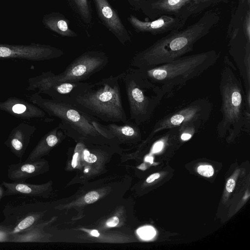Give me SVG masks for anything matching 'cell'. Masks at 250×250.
<instances>
[{
    "label": "cell",
    "mask_w": 250,
    "mask_h": 250,
    "mask_svg": "<svg viewBox=\"0 0 250 250\" xmlns=\"http://www.w3.org/2000/svg\"><path fill=\"white\" fill-rule=\"evenodd\" d=\"M215 11L206 12L195 22L185 28L173 30L136 54L131 64L141 69L152 68L170 62L192 51L194 44L208 34L219 22Z\"/></svg>",
    "instance_id": "obj_1"
},
{
    "label": "cell",
    "mask_w": 250,
    "mask_h": 250,
    "mask_svg": "<svg viewBox=\"0 0 250 250\" xmlns=\"http://www.w3.org/2000/svg\"><path fill=\"white\" fill-rule=\"evenodd\" d=\"M122 76L111 75L92 83L80 82L66 102L99 122L125 123L128 119L121 98Z\"/></svg>",
    "instance_id": "obj_2"
},
{
    "label": "cell",
    "mask_w": 250,
    "mask_h": 250,
    "mask_svg": "<svg viewBox=\"0 0 250 250\" xmlns=\"http://www.w3.org/2000/svg\"><path fill=\"white\" fill-rule=\"evenodd\" d=\"M219 57L218 53L211 50L184 56L152 68L139 69L149 81L166 95L200 76L214 65Z\"/></svg>",
    "instance_id": "obj_3"
},
{
    "label": "cell",
    "mask_w": 250,
    "mask_h": 250,
    "mask_svg": "<svg viewBox=\"0 0 250 250\" xmlns=\"http://www.w3.org/2000/svg\"><path fill=\"white\" fill-rule=\"evenodd\" d=\"M222 118L218 130L230 133L249 129L250 100L244 92L242 83L230 64L222 68L219 85Z\"/></svg>",
    "instance_id": "obj_4"
},
{
    "label": "cell",
    "mask_w": 250,
    "mask_h": 250,
    "mask_svg": "<svg viewBox=\"0 0 250 250\" xmlns=\"http://www.w3.org/2000/svg\"><path fill=\"white\" fill-rule=\"evenodd\" d=\"M121 80L128 102L130 119L139 125L146 123L165 94L137 68H129L122 72Z\"/></svg>",
    "instance_id": "obj_5"
},
{
    "label": "cell",
    "mask_w": 250,
    "mask_h": 250,
    "mask_svg": "<svg viewBox=\"0 0 250 250\" xmlns=\"http://www.w3.org/2000/svg\"><path fill=\"white\" fill-rule=\"evenodd\" d=\"M30 101L49 116L58 118L60 127L66 134L80 139H102L101 135L93 125L95 119L71 104L54 99H44L37 93L28 96Z\"/></svg>",
    "instance_id": "obj_6"
},
{
    "label": "cell",
    "mask_w": 250,
    "mask_h": 250,
    "mask_svg": "<svg viewBox=\"0 0 250 250\" xmlns=\"http://www.w3.org/2000/svg\"><path fill=\"white\" fill-rule=\"evenodd\" d=\"M108 61V57L104 52L88 51L75 58L62 72L56 75L49 71L39 76L52 82H81L104 69Z\"/></svg>",
    "instance_id": "obj_7"
},
{
    "label": "cell",
    "mask_w": 250,
    "mask_h": 250,
    "mask_svg": "<svg viewBox=\"0 0 250 250\" xmlns=\"http://www.w3.org/2000/svg\"><path fill=\"white\" fill-rule=\"evenodd\" d=\"M212 110V104L208 101L196 100L160 120L154 125L152 133L181 125H195L199 128L208 120Z\"/></svg>",
    "instance_id": "obj_8"
},
{
    "label": "cell",
    "mask_w": 250,
    "mask_h": 250,
    "mask_svg": "<svg viewBox=\"0 0 250 250\" xmlns=\"http://www.w3.org/2000/svg\"><path fill=\"white\" fill-rule=\"evenodd\" d=\"M64 54L62 50L49 45L39 43L29 45L0 43V60L42 61L60 58Z\"/></svg>",
    "instance_id": "obj_9"
},
{
    "label": "cell",
    "mask_w": 250,
    "mask_h": 250,
    "mask_svg": "<svg viewBox=\"0 0 250 250\" xmlns=\"http://www.w3.org/2000/svg\"><path fill=\"white\" fill-rule=\"evenodd\" d=\"M192 4L193 0H145L141 10L151 20L166 15L187 21Z\"/></svg>",
    "instance_id": "obj_10"
},
{
    "label": "cell",
    "mask_w": 250,
    "mask_h": 250,
    "mask_svg": "<svg viewBox=\"0 0 250 250\" xmlns=\"http://www.w3.org/2000/svg\"><path fill=\"white\" fill-rule=\"evenodd\" d=\"M100 22L123 45L131 40L130 35L118 12L108 0H93Z\"/></svg>",
    "instance_id": "obj_11"
},
{
    "label": "cell",
    "mask_w": 250,
    "mask_h": 250,
    "mask_svg": "<svg viewBox=\"0 0 250 250\" xmlns=\"http://www.w3.org/2000/svg\"><path fill=\"white\" fill-rule=\"evenodd\" d=\"M127 21L137 33H148L157 35L182 28L186 21L170 15H161L150 21H143L135 16L130 14Z\"/></svg>",
    "instance_id": "obj_12"
},
{
    "label": "cell",
    "mask_w": 250,
    "mask_h": 250,
    "mask_svg": "<svg viewBox=\"0 0 250 250\" xmlns=\"http://www.w3.org/2000/svg\"><path fill=\"white\" fill-rule=\"evenodd\" d=\"M0 110L17 118L26 120L42 118L46 115L45 112L39 106L15 97H11L0 102Z\"/></svg>",
    "instance_id": "obj_13"
},
{
    "label": "cell",
    "mask_w": 250,
    "mask_h": 250,
    "mask_svg": "<svg viewBox=\"0 0 250 250\" xmlns=\"http://www.w3.org/2000/svg\"><path fill=\"white\" fill-rule=\"evenodd\" d=\"M93 124L97 131L105 138L127 140L138 138L140 135L139 125L129 120L122 125L117 123L104 125L96 120L94 121Z\"/></svg>",
    "instance_id": "obj_14"
},
{
    "label": "cell",
    "mask_w": 250,
    "mask_h": 250,
    "mask_svg": "<svg viewBox=\"0 0 250 250\" xmlns=\"http://www.w3.org/2000/svg\"><path fill=\"white\" fill-rule=\"evenodd\" d=\"M42 22L46 28L62 37L74 38L78 36L70 28L69 20L61 13L53 12L45 15Z\"/></svg>",
    "instance_id": "obj_15"
},
{
    "label": "cell",
    "mask_w": 250,
    "mask_h": 250,
    "mask_svg": "<svg viewBox=\"0 0 250 250\" xmlns=\"http://www.w3.org/2000/svg\"><path fill=\"white\" fill-rule=\"evenodd\" d=\"M78 21L86 29L92 27L93 15L89 0H66Z\"/></svg>",
    "instance_id": "obj_16"
},
{
    "label": "cell",
    "mask_w": 250,
    "mask_h": 250,
    "mask_svg": "<svg viewBox=\"0 0 250 250\" xmlns=\"http://www.w3.org/2000/svg\"><path fill=\"white\" fill-rule=\"evenodd\" d=\"M9 194L21 193L29 195H36L42 190V188L38 185L21 183H3Z\"/></svg>",
    "instance_id": "obj_17"
},
{
    "label": "cell",
    "mask_w": 250,
    "mask_h": 250,
    "mask_svg": "<svg viewBox=\"0 0 250 250\" xmlns=\"http://www.w3.org/2000/svg\"><path fill=\"white\" fill-rule=\"evenodd\" d=\"M38 163L33 162L20 165L11 170V178L18 180L33 176L38 170Z\"/></svg>",
    "instance_id": "obj_18"
},
{
    "label": "cell",
    "mask_w": 250,
    "mask_h": 250,
    "mask_svg": "<svg viewBox=\"0 0 250 250\" xmlns=\"http://www.w3.org/2000/svg\"><path fill=\"white\" fill-rule=\"evenodd\" d=\"M223 0H193L191 14L200 13L207 8L217 4Z\"/></svg>",
    "instance_id": "obj_19"
},
{
    "label": "cell",
    "mask_w": 250,
    "mask_h": 250,
    "mask_svg": "<svg viewBox=\"0 0 250 250\" xmlns=\"http://www.w3.org/2000/svg\"><path fill=\"white\" fill-rule=\"evenodd\" d=\"M242 27L246 38L250 41V8L248 9L244 16Z\"/></svg>",
    "instance_id": "obj_20"
},
{
    "label": "cell",
    "mask_w": 250,
    "mask_h": 250,
    "mask_svg": "<svg viewBox=\"0 0 250 250\" xmlns=\"http://www.w3.org/2000/svg\"><path fill=\"white\" fill-rule=\"evenodd\" d=\"M139 235L144 239H150L153 238L155 234L154 229L150 226L144 227L138 230Z\"/></svg>",
    "instance_id": "obj_21"
},
{
    "label": "cell",
    "mask_w": 250,
    "mask_h": 250,
    "mask_svg": "<svg viewBox=\"0 0 250 250\" xmlns=\"http://www.w3.org/2000/svg\"><path fill=\"white\" fill-rule=\"evenodd\" d=\"M35 221V218L33 216H28L19 223L16 229V231L23 230L30 227L34 223Z\"/></svg>",
    "instance_id": "obj_22"
},
{
    "label": "cell",
    "mask_w": 250,
    "mask_h": 250,
    "mask_svg": "<svg viewBox=\"0 0 250 250\" xmlns=\"http://www.w3.org/2000/svg\"><path fill=\"white\" fill-rule=\"evenodd\" d=\"M197 172L204 177H209L213 175L214 169L210 165H201L198 167Z\"/></svg>",
    "instance_id": "obj_23"
},
{
    "label": "cell",
    "mask_w": 250,
    "mask_h": 250,
    "mask_svg": "<svg viewBox=\"0 0 250 250\" xmlns=\"http://www.w3.org/2000/svg\"><path fill=\"white\" fill-rule=\"evenodd\" d=\"M84 160L89 163H93L97 161V156L94 154L91 153L89 150L85 148V144L82 149Z\"/></svg>",
    "instance_id": "obj_24"
},
{
    "label": "cell",
    "mask_w": 250,
    "mask_h": 250,
    "mask_svg": "<svg viewBox=\"0 0 250 250\" xmlns=\"http://www.w3.org/2000/svg\"><path fill=\"white\" fill-rule=\"evenodd\" d=\"M99 193L95 191H92L88 192L84 196L85 202L87 204H92L96 202L99 198Z\"/></svg>",
    "instance_id": "obj_25"
},
{
    "label": "cell",
    "mask_w": 250,
    "mask_h": 250,
    "mask_svg": "<svg viewBox=\"0 0 250 250\" xmlns=\"http://www.w3.org/2000/svg\"><path fill=\"white\" fill-rule=\"evenodd\" d=\"M130 6L135 10H141L145 0H126Z\"/></svg>",
    "instance_id": "obj_26"
},
{
    "label": "cell",
    "mask_w": 250,
    "mask_h": 250,
    "mask_svg": "<svg viewBox=\"0 0 250 250\" xmlns=\"http://www.w3.org/2000/svg\"><path fill=\"white\" fill-rule=\"evenodd\" d=\"M119 223V219L117 216H113L110 218L106 222V225L109 227L116 226Z\"/></svg>",
    "instance_id": "obj_27"
},
{
    "label": "cell",
    "mask_w": 250,
    "mask_h": 250,
    "mask_svg": "<svg viewBox=\"0 0 250 250\" xmlns=\"http://www.w3.org/2000/svg\"><path fill=\"white\" fill-rule=\"evenodd\" d=\"M235 181L233 179H229L227 182L226 188L229 192H231L234 189Z\"/></svg>",
    "instance_id": "obj_28"
},
{
    "label": "cell",
    "mask_w": 250,
    "mask_h": 250,
    "mask_svg": "<svg viewBox=\"0 0 250 250\" xmlns=\"http://www.w3.org/2000/svg\"><path fill=\"white\" fill-rule=\"evenodd\" d=\"M163 145L164 143L162 141H159L156 143L153 147V152L157 153L160 151L163 147Z\"/></svg>",
    "instance_id": "obj_29"
},
{
    "label": "cell",
    "mask_w": 250,
    "mask_h": 250,
    "mask_svg": "<svg viewBox=\"0 0 250 250\" xmlns=\"http://www.w3.org/2000/svg\"><path fill=\"white\" fill-rule=\"evenodd\" d=\"M160 177V174L159 173H155L150 175L146 180L148 183H150L154 181L155 180L158 179Z\"/></svg>",
    "instance_id": "obj_30"
},
{
    "label": "cell",
    "mask_w": 250,
    "mask_h": 250,
    "mask_svg": "<svg viewBox=\"0 0 250 250\" xmlns=\"http://www.w3.org/2000/svg\"><path fill=\"white\" fill-rule=\"evenodd\" d=\"M78 155L79 153L78 152H75L73 156L71 165L73 168H75L77 166Z\"/></svg>",
    "instance_id": "obj_31"
},
{
    "label": "cell",
    "mask_w": 250,
    "mask_h": 250,
    "mask_svg": "<svg viewBox=\"0 0 250 250\" xmlns=\"http://www.w3.org/2000/svg\"><path fill=\"white\" fill-rule=\"evenodd\" d=\"M191 137V134L188 132H184L181 135V139L183 141L189 140Z\"/></svg>",
    "instance_id": "obj_32"
},
{
    "label": "cell",
    "mask_w": 250,
    "mask_h": 250,
    "mask_svg": "<svg viewBox=\"0 0 250 250\" xmlns=\"http://www.w3.org/2000/svg\"><path fill=\"white\" fill-rule=\"evenodd\" d=\"M90 234L95 237H98L100 235V233L97 230H92L90 232Z\"/></svg>",
    "instance_id": "obj_33"
},
{
    "label": "cell",
    "mask_w": 250,
    "mask_h": 250,
    "mask_svg": "<svg viewBox=\"0 0 250 250\" xmlns=\"http://www.w3.org/2000/svg\"><path fill=\"white\" fill-rule=\"evenodd\" d=\"M153 158L152 157H147L146 159V161L149 162L150 163H153Z\"/></svg>",
    "instance_id": "obj_34"
},
{
    "label": "cell",
    "mask_w": 250,
    "mask_h": 250,
    "mask_svg": "<svg viewBox=\"0 0 250 250\" xmlns=\"http://www.w3.org/2000/svg\"><path fill=\"white\" fill-rule=\"evenodd\" d=\"M247 2L249 4H250V0H239L238 3H243Z\"/></svg>",
    "instance_id": "obj_35"
},
{
    "label": "cell",
    "mask_w": 250,
    "mask_h": 250,
    "mask_svg": "<svg viewBox=\"0 0 250 250\" xmlns=\"http://www.w3.org/2000/svg\"><path fill=\"white\" fill-rule=\"evenodd\" d=\"M1 195H2V190L0 188V198L1 196Z\"/></svg>",
    "instance_id": "obj_36"
}]
</instances>
